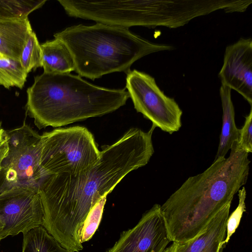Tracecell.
<instances>
[{
	"instance_id": "obj_8",
	"label": "cell",
	"mask_w": 252,
	"mask_h": 252,
	"mask_svg": "<svg viewBox=\"0 0 252 252\" xmlns=\"http://www.w3.org/2000/svg\"><path fill=\"white\" fill-rule=\"evenodd\" d=\"M0 241L43 226L44 212L39 186H16L0 192Z\"/></svg>"
},
{
	"instance_id": "obj_17",
	"label": "cell",
	"mask_w": 252,
	"mask_h": 252,
	"mask_svg": "<svg viewBox=\"0 0 252 252\" xmlns=\"http://www.w3.org/2000/svg\"><path fill=\"white\" fill-rule=\"evenodd\" d=\"M46 1L45 0H0V19L28 17Z\"/></svg>"
},
{
	"instance_id": "obj_6",
	"label": "cell",
	"mask_w": 252,
	"mask_h": 252,
	"mask_svg": "<svg viewBox=\"0 0 252 252\" xmlns=\"http://www.w3.org/2000/svg\"><path fill=\"white\" fill-rule=\"evenodd\" d=\"M126 74V88L136 111L163 131H178L183 112L175 100L166 96L150 75L136 69Z\"/></svg>"
},
{
	"instance_id": "obj_16",
	"label": "cell",
	"mask_w": 252,
	"mask_h": 252,
	"mask_svg": "<svg viewBox=\"0 0 252 252\" xmlns=\"http://www.w3.org/2000/svg\"><path fill=\"white\" fill-rule=\"evenodd\" d=\"M28 73L19 60L2 57L0 58V85L6 89L16 87L22 89Z\"/></svg>"
},
{
	"instance_id": "obj_24",
	"label": "cell",
	"mask_w": 252,
	"mask_h": 252,
	"mask_svg": "<svg viewBox=\"0 0 252 252\" xmlns=\"http://www.w3.org/2000/svg\"><path fill=\"white\" fill-rule=\"evenodd\" d=\"M2 57H3V56H2L0 54V58H2Z\"/></svg>"
},
{
	"instance_id": "obj_2",
	"label": "cell",
	"mask_w": 252,
	"mask_h": 252,
	"mask_svg": "<svg viewBox=\"0 0 252 252\" xmlns=\"http://www.w3.org/2000/svg\"><path fill=\"white\" fill-rule=\"evenodd\" d=\"M248 156L237 141L234 142L228 158L214 160L204 171L188 178L160 205L171 241L193 239L223 207L232 202L247 181Z\"/></svg>"
},
{
	"instance_id": "obj_15",
	"label": "cell",
	"mask_w": 252,
	"mask_h": 252,
	"mask_svg": "<svg viewBox=\"0 0 252 252\" xmlns=\"http://www.w3.org/2000/svg\"><path fill=\"white\" fill-rule=\"evenodd\" d=\"M22 252H71L63 248L43 226L23 234Z\"/></svg>"
},
{
	"instance_id": "obj_11",
	"label": "cell",
	"mask_w": 252,
	"mask_h": 252,
	"mask_svg": "<svg viewBox=\"0 0 252 252\" xmlns=\"http://www.w3.org/2000/svg\"><path fill=\"white\" fill-rule=\"evenodd\" d=\"M231 204L223 207L195 238L184 242H173L163 252H221Z\"/></svg>"
},
{
	"instance_id": "obj_10",
	"label": "cell",
	"mask_w": 252,
	"mask_h": 252,
	"mask_svg": "<svg viewBox=\"0 0 252 252\" xmlns=\"http://www.w3.org/2000/svg\"><path fill=\"white\" fill-rule=\"evenodd\" d=\"M221 85L234 90L252 106V39L240 38L226 48L219 73Z\"/></svg>"
},
{
	"instance_id": "obj_7",
	"label": "cell",
	"mask_w": 252,
	"mask_h": 252,
	"mask_svg": "<svg viewBox=\"0 0 252 252\" xmlns=\"http://www.w3.org/2000/svg\"><path fill=\"white\" fill-rule=\"evenodd\" d=\"M7 132L9 151L2 165L4 180L0 192L16 186L38 187L43 179L39 165L41 135L25 123Z\"/></svg>"
},
{
	"instance_id": "obj_5",
	"label": "cell",
	"mask_w": 252,
	"mask_h": 252,
	"mask_svg": "<svg viewBox=\"0 0 252 252\" xmlns=\"http://www.w3.org/2000/svg\"><path fill=\"white\" fill-rule=\"evenodd\" d=\"M100 157L93 135L84 126L58 128L41 135L39 165L43 179L81 173L94 166Z\"/></svg>"
},
{
	"instance_id": "obj_23",
	"label": "cell",
	"mask_w": 252,
	"mask_h": 252,
	"mask_svg": "<svg viewBox=\"0 0 252 252\" xmlns=\"http://www.w3.org/2000/svg\"><path fill=\"white\" fill-rule=\"evenodd\" d=\"M3 228V225L1 222V221L0 220V232H1V231L2 230V229Z\"/></svg>"
},
{
	"instance_id": "obj_3",
	"label": "cell",
	"mask_w": 252,
	"mask_h": 252,
	"mask_svg": "<svg viewBox=\"0 0 252 252\" xmlns=\"http://www.w3.org/2000/svg\"><path fill=\"white\" fill-rule=\"evenodd\" d=\"M27 94V113L39 129L103 116L124 105L129 97L125 89L99 87L70 73L44 72L34 78Z\"/></svg>"
},
{
	"instance_id": "obj_9",
	"label": "cell",
	"mask_w": 252,
	"mask_h": 252,
	"mask_svg": "<svg viewBox=\"0 0 252 252\" xmlns=\"http://www.w3.org/2000/svg\"><path fill=\"white\" fill-rule=\"evenodd\" d=\"M170 242L160 205L156 204L108 252H163Z\"/></svg>"
},
{
	"instance_id": "obj_4",
	"label": "cell",
	"mask_w": 252,
	"mask_h": 252,
	"mask_svg": "<svg viewBox=\"0 0 252 252\" xmlns=\"http://www.w3.org/2000/svg\"><path fill=\"white\" fill-rule=\"evenodd\" d=\"M71 52L75 71L93 80L114 72L128 73L137 60L150 54L170 50V45L152 43L128 28L97 23L73 26L54 35Z\"/></svg>"
},
{
	"instance_id": "obj_12",
	"label": "cell",
	"mask_w": 252,
	"mask_h": 252,
	"mask_svg": "<svg viewBox=\"0 0 252 252\" xmlns=\"http://www.w3.org/2000/svg\"><path fill=\"white\" fill-rule=\"evenodd\" d=\"M32 32L28 17L0 19V54L4 57L19 61Z\"/></svg>"
},
{
	"instance_id": "obj_13",
	"label": "cell",
	"mask_w": 252,
	"mask_h": 252,
	"mask_svg": "<svg viewBox=\"0 0 252 252\" xmlns=\"http://www.w3.org/2000/svg\"><path fill=\"white\" fill-rule=\"evenodd\" d=\"M42 67L44 73H70L75 70V63L69 50L61 40L55 38L40 44Z\"/></svg>"
},
{
	"instance_id": "obj_19",
	"label": "cell",
	"mask_w": 252,
	"mask_h": 252,
	"mask_svg": "<svg viewBox=\"0 0 252 252\" xmlns=\"http://www.w3.org/2000/svg\"><path fill=\"white\" fill-rule=\"evenodd\" d=\"M106 200V196L101 197L88 213L81 232L82 243L89 240L97 229L102 218Z\"/></svg>"
},
{
	"instance_id": "obj_1",
	"label": "cell",
	"mask_w": 252,
	"mask_h": 252,
	"mask_svg": "<svg viewBox=\"0 0 252 252\" xmlns=\"http://www.w3.org/2000/svg\"><path fill=\"white\" fill-rule=\"evenodd\" d=\"M155 128L152 125L147 132L130 128L116 142L103 146L98 161L84 172L53 175L41 180L43 226L63 248L71 252L82 250L81 232L88 213L127 174L149 162L154 153Z\"/></svg>"
},
{
	"instance_id": "obj_22",
	"label": "cell",
	"mask_w": 252,
	"mask_h": 252,
	"mask_svg": "<svg viewBox=\"0 0 252 252\" xmlns=\"http://www.w3.org/2000/svg\"><path fill=\"white\" fill-rule=\"evenodd\" d=\"M9 140L7 131L1 127L0 123V173L2 170V163L8 155Z\"/></svg>"
},
{
	"instance_id": "obj_18",
	"label": "cell",
	"mask_w": 252,
	"mask_h": 252,
	"mask_svg": "<svg viewBox=\"0 0 252 252\" xmlns=\"http://www.w3.org/2000/svg\"><path fill=\"white\" fill-rule=\"evenodd\" d=\"M42 50L36 34L32 32L24 46L19 62L26 73L42 67Z\"/></svg>"
},
{
	"instance_id": "obj_21",
	"label": "cell",
	"mask_w": 252,
	"mask_h": 252,
	"mask_svg": "<svg viewBox=\"0 0 252 252\" xmlns=\"http://www.w3.org/2000/svg\"><path fill=\"white\" fill-rule=\"evenodd\" d=\"M252 109L245 117L243 126L239 130L237 144L239 147L249 154L252 152Z\"/></svg>"
},
{
	"instance_id": "obj_20",
	"label": "cell",
	"mask_w": 252,
	"mask_h": 252,
	"mask_svg": "<svg viewBox=\"0 0 252 252\" xmlns=\"http://www.w3.org/2000/svg\"><path fill=\"white\" fill-rule=\"evenodd\" d=\"M239 204L237 208L229 216L226 225L225 238L222 242V245L227 243L230 237L234 233L238 227L243 214L246 212L245 199L246 191L245 187L239 190Z\"/></svg>"
},
{
	"instance_id": "obj_14",
	"label": "cell",
	"mask_w": 252,
	"mask_h": 252,
	"mask_svg": "<svg viewBox=\"0 0 252 252\" xmlns=\"http://www.w3.org/2000/svg\"><path fill=\"white\" fill-rule=\"evenodd\" d=\"M231 89L222 85L220 90L222 108V123L220 142L215 159L225 157L234 142L237 141L239 130L235 121Z\"/></svg>"
}]
</instances>
